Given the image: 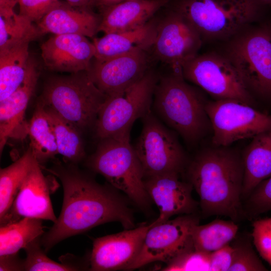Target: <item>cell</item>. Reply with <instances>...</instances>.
Instances as JSON below:
<instances>
[{
	"label": "cell",
	"mask_w": 271,
	"mask_h": 271,
	"mask_svg": "<svg viewBox=\"0 0 271 271\" xmlns=\"http://www.w3.org/2000/svg\"><path fill=\"white\" fill-rule=\"evenodd\" d=\"M75 165L57 162L48 168L41 166L57 177L63 188L60 215L41 237L46 252L66 238L107 222H120L125 229L135 227L132 211L116 189L98 183Z\"/></svg>",
	"instance_id": "obj_1"
},
{
	"label": "cell",
	"mask_w": 271,
	"mask_h": 271,
	"mask_svg": "<svg viewBox=\"0 0 271 271\" xmlns=\"http://www.w3.org/2000/svg\"><path fill=\"white\" fill-rule=\"evenodd\" d=\"M187 176L199 196L204 216H226L235 222L244 217V167L236 150L215 146L202 150L188 164Z\"/></svg>",
	"instance_id": "obj_2"
},
{
	"label": "cell",
	"mask_w": 271,
	"mask_h": 271,
	"mask_svg": "<svg viewBox=\"0 0 271 271\" xmlns=\"http://www.w3.org/2000/svg\"><path fill=\"white\" fill-rule=\"evenodd\" d=\"M153 98L159 116L188 144L199 142L211 127L207 101L181 74L171 72L159 79Z\"/></svg>",
	"instance_id": "obj_3"
},
{
	"label": "cell",
	"mask_w": 271,
	"mask_h": 271,
	"mask_svg": "<svg viewBox=\"0 0 271 271\" xmlns=\"http://www.w3.org/2000/svg\"><path fill=\"white\" fill-rule=\"evenodd\" d=\"M262 6L255 0H177L172 9L190 22L203 41L224 42L256 21Z\"/></svg>",
	"instance_id": "obj_4"
},
{
	"label": "cell",
	"mask_w": 271,
	"mask_h": 271,
	"mask_svg": "<svg viewBox=\"0 0 271 271\" xmlns=\"http://www.w3.org/2000/svg\"><path fill=\"white\" fill-rule=\"evenodd\" d=\"M223 42L220 53L249 92L271 100V24H251Z\"/></svg>",
	"instance_id": "obj_5"
},
{
	"label": "cell",
	"mask_w": 271,
	"mask_h": 271,
	"mask_svg": "<svg viewBox=\"0 0 271 271\" xmlns=\"http://www.w3.org/2000/svg\"><path fill=\"white\" fill-rule=\"evenodd\" d=\"M100 140L95 152L87 159L86 166L103 176L141 209H148L151 199L146 190L144 172L130 143L129 135Z\"/></svg>",
	"instance_id": "obj_6"
},
{
	"label": "cell",
	"mask_w": 271,
	"mask_h": 271,
	"mask_svg": "<svg viewBox=\"0 0 271 271\" xmlns=\"http://www.w3.org/2000/svg\"><path fill=\"white\" fill-rule=\"evenodd\" d=\"M106 97L84 71L49 78L39 101L81 131L95 123Z\"/></svg>",
	"instance_id": "obj_7"
},
{
	"label": "cell",
	"mask_w": 271,
	"mask_h": 271,
	"mask_svg": "<svg viewBox=\"0 0 271 271\" xmlns=\"http://www.w3.org/2000/svg\"><path fill=\"white\" fill-rule=\"evenodd\" d=\"M159 79L156 73L150 69L125 90L107 96L95 123L97 137L102 139L130 135L133 122L151 111Z\"/></svg>",
	"instance_id": "obj_8"
},
{
	"label": "cell",
	"mask_w": 271,
	"mask_h": 271,
	"mask_svg": "<svg viewBox=\"0 0 271 271\" xmlns=\"http://www.w3.org/2000/svg\"><path fill=\"white\" fill-rule=\"evenodd\" d=\"M214 146L228 147L239 140L252 139L271 130V115L233 99L207 101Z\"/></svg>",
	"instance_id": "obj_9"
},
{
	"label": "cell",
	"mask_w": 271,
	"mask_h": 271,
	"mask_svg": "<svg viewBox=\"0 0 271 271\" xmlns=\"http://www.w3.org/2000/svg\"><path fill=\"white\" fill-rule=\"evenodd\" d=\"M142 119V132L133 148L145 178L170 173L181 174L187 159L176 135L151 111Z\"/></svg>",
	"instance_id": "obj_10"
},
{
	"label": "cell",
	"mask_w": 271,
	"mask_h": 271,
	"mask_svg": "<svg viewBox=\"0 0 271 271\" xmlns=\"http://www.w3.org/2000/svg\"><path fill=\"white\" fill-rule=\"evenodd\" d=\"M185 80L202 88L216 99H233L250 105L254 100L238 73L221 53L198 54L182 68Z\"/></svg>",
	"instance_id": "obj_11"
},
{
	"label": "cell",
	"mask_w": 271,
	"mask_h": 271,
	"mask_svg": "<svg viewBox=\"0 0 271 271\" xmlns=\"http://www.w3.org/2000/svg\"><path fill=\"white\" fill-rule=\"evenodd\" d=\"M199 223L195 213L181 215L159 224L155 222L147 232L139 254L125 269H137L155 261L169 263L193 246L191 232Z\"/></svg>",
	"instance_id": "obj_12"
},
{
	"label": "cell",
	"mask_w": 271,
	"mask_h": 271,
	"mask_svg": "<svg viewBox=\"0 0 271 271\" xmlns=\"http://www.w3.org/2000/svg\"><path fill=\"white\" fill-rule=\"evenodd\" d=\"M203 42L190 22L172 9L158 22L151 48L155 57L168 65L172 72L182 74L183 66L198 54Z\"/></svg>",
	"instance_id": "obj_13"
},
{
	"label": "cell",
	"mask_w": 271,
	"mask_h": 271,
	"mask_svg": "<svg viewBox=\"0 0 271 271\" xmlns=\"http://www.w3.org/2000/svg\"><path fill=\"white\" fill-rule=\"evenodd\" d=\"M149 50L138 47L104 61L94 59L87 72L107 96L120 93L141 79L150 70Z\"/></svg>",
	"instance_id": "obj_14"
},
{
	"label": "cell",
	"mask_w": 271,
	"mask_h": 271,
	"mask_svg": "<svg viewBox=\"0 0 271 271\" xmlns=\"http://www.w3.org/2000/svg\"><path fill=\"white\" fill-rule=\"evenodd\" d=\"M37 160L24 180L13 204L1 225L24 217L50 220L57 218L52 207L50 195L54 190V181L46 176Z\"/></svg>",
	"instance_id": "obj_15"
},
{
	"label": "cell",
	"mask_w": 271,
	"mask_h": 271,
	"mask_svg": "<svg viewBox=\"0 0 271 271\" xmlns=\"http://www.w3.org/2000/svg\"><path fill=\"white\" fill-rule=\"evenodd\" d=\"M154 223L95 238L89 259L90 270L125 269L139 254L147 232Z\"/></svg>",
	"instance_id": "obj_16"
},
{
	"label": "cell",
	"mask_w": 271,
	"mask_h": 271,
	"mask_svg": "<svg viewBox=\"0 0 271 271\" xmlns=\"http://www.w3.org/2000/svg\"><path fill=\"white\" fill-rule=\"evenodd\" d=\"M144 184L150 198L159 210L155 224L164 222L175 215L195 213L199 206L192 197V185L188 181L181 180L180 173L146 177Z\"/></svg>",
	"instance_id": "obj_17"
},
{
	"label": "cell",
	"mask_w": 271,
	"mask_h": 271,
	"mask_svg": "<svg viewBox=\"0 0 271 271\" xmlns=\"http://www.w3.org/2000/svg\"><path fill=\"white\" fill-rule=\"evenodd\" d=\"M41 48L45 66L50 70L58 72L87 71L95 54L93 43L80 34L55 35Z\"/></svg>",
	"instance_id": "obj_18"
},
{
	"label": "cell",
	"mask_w": 271,
	"mask_h": 271,
	"mask_svg": "<svg viewBox=\"0 0 271 271\" xmlns=\"http://www.w3.org/2000/svg\"><path fill=\"white\" fill-rule=\"evenodd\" d=\"M101 16L91 9L74 7L61 2L39 22L37 27L41 35L80 34L92 38L99 32Z\"/></svg>",
	"instance_id": "obj_19"
},
{
	"label": "cell",
	"mask_w": 271,
	"mask_h": 271,
	"mask_svg": "<svg viewBox=\"0 0 271 271\" xmlns=\"http://www.w3.org/2000/svg\"><path fill=\"white\" fill-rule=\"evenodd\" d=\"M170 0H128L101 9L99 32L105 34L132 31L151 20Z\"/></svg>",
	"instance_id": "obj_20"
},
{
	"label": "cell",
	"mask_w": 271,
	"mask_h": 271,
	"mask_svg": "<svg viewBox=\"0 0 271 271\" xmlns=\"http://www.w3.org/2000/svg\"><path fill=\"white\" fill-rule=\"evenodd\" d=\"M39 72L30 58L27 75L21 85L9 97L0 101V152L23 121L29 100L37 83Z\"/></svg>",
	"instance_id": "obj_21"
},
{
	"label": "cell",
	"mask_w": 271,
	"mask_h": 271,
	"mask_svg": "<svg viewBox=\"0 0 271 271\" xmlns=\"http://www.w3.org/2000/svg\"><path fill=\"white\" fill-rule=\"evenodd\" d=\"M157 23V21L150 20L134 30L106 34L100 38H94V59L104 61L138 47L150 49L155 39Z\"/></svg>",
	"instance_id": "obj_22"
},
{
	"label": "cell",
	"mask_w": 271,
	"mask_h": 271,
	"mask_svg": "<svg viewBox=\"0 0 271 271\" xmlns=\"http://www.w3.org/2000/svg\"><path fill=\"white\" fill-rule=\"evenodd\" d=\"M244 178L242 199H246L262 181L271 176V130L254 138L242 154Z\"/></svg>",
	"instance_id": "obj_23"
},
{
	"label": "cell",
	"mask_w": 271,
	"mask_h": 271,
	"mask_svg": "<svg viewBox=\"0 0 271 271\" xmlns=\"http://www.w3.org/2000/svg\"><path fill=\"white\" fill-rule=\"evenodd\" d=\"M29 43L0 50V101L9 97L24 81L30 59Z\"/></svg>",
	"instance_id": "obj_24"
},
{
	"label": "cell",
	"mask_w": 271,
	"mask_h": 271,
	"mask_svg": "<svg viewBox=\"0 0 271 271\" xmlns=\"http://www.w3.org/2000/svg\"><path fill=\"white\" fill-rule=\"evenodd\" d=\"M30 140V148L41 165L58 154L53 127L44 105L39 102L26 127Z\"/></svg>",
	"instance_id": "obj_25"
},
{
	"label": "cell",
	"mask_w": 271,
	"mask_h": 271,
	"mask_svg": "<svg viewBox=\"0 0 271 271\" xmlns=\"http://www.w3.org/2000/svg\"><path fill=\"white\" fill-rule=\"evenodd\" d=\"M37 161L31 149L0 170V220L9 212L25 177Z\"/></svg>",
	"instance_id": "obj_26"
},
{
	"label": "cell",
	"mask_w": 271,
	"mask_h": 271,
	"mask_svg": "<svg viewBox=\"0 0 271 271\" xmlns=\"http://www.w3.org/2000/svg\"><path fill=\"white\" fill-rule=\"evenodd\" d=\"M43 220L24 217L1 225L0 256L18 253L44 233Z\"/></svg>",
	"instance_id": "obj_27"
},
{
	"label": "cell",
	"mask_w": 271,
	"mask_h": 271,
	"mask_svg": "<svg viewBox=\"0 0 271 271\" xmlns=\"http://www.w3.org/2000/svg\"><path fill=\"white\" fill-rule=\"evenodd\" d=\"M44 107L53 127L58 154L67 163L76 164L80 162L85 156L81 131L52 108Z\"/></svg>",
	"instance_id": "obj_28"
},
{
	"label": "cell",
	"mask_w": 271,
	"mask_h": 271,
	"mask_svg": "<svg viewBox=\"0 0 271 271\" xmlns=\"http://www.w3.org/2000/svg\"><path fill=\"white\" fill-rule=\"evenodd\" d=\"M238 225L233 220L216 219L203 225H195L191 236L195 249L210 253L230 243L236 237Z\"/></svg>",
	"instance_id": "obj_29"
},
{
	"label": "cell",
	"mask_w": 271,
	"mask_h": 271,
	"mask_svg": "<svg viewBox=\"0 0 271 271\" xmlns=\"http://www.w3.org/2000/svg\"><path fill=\"white\" fill-rule=\"evenodd\" d=\"M42 36L37 26L13 8L0 7V50L23 42H31Z\"/></svg>",
	"instance_id": "obj_30"
},
{
	"label": "cell",
	"mask_w": 271,
	"mask_h": 271,
	"mask_svg": "<svg viewBox=\"0 0 271 271\" xmlns=\"http://www.w3.org/2000/svg\"><path fill=\"white\" fill-rule=\"evenodd\" d=\"M41 237L28 245L24 249L26 257L24 259V268L26 271H72L76 270L70 264L63 261L57 262L48 257L42 248Z\"/></svg>",
	"instance_id": "obj_31"
},
{
	"label": "cell",
	"mask_w": 271,
	"mask_h": 271,
	"mask_svg": "<svg viewBox=\"0 0 271 271\" xmlns=\"http://www.w3.org/2000/svg\"><path fill=\"white\" fill-rule=\"evenodd\" d=\"M209 254L198 250L193 246L180 253L162 270L210 271Z\"/></svg>",
	"instance_id": "obj_32"
},
{
	"label": "cell",
	"mask_w": 271,
	"mask_h": 271,
	"mask_svg": "<svg viewBox=\"0 0 271 271\" xmlns=\"http://www.w3.org/2000/svg\"><path fill=\"white\" fill-rule=\"evenodd\" d=\"M234 248L232 264L228 271H265L263 265L249 242L232 244Z\"/></svg>",
	"instance_id": "obj_33"
},
{
	"label": "cell",
	"mask_w": 271,
	"mask_h": 271,
	"mask_svg": "<svg viewBox=\"0 0 271 271\" xmlns=\"http://www.w3.org/2000/svg\"><path fill=\"white\" fill-rule=\"evenodd\" d=\"M246 199L245 214L252 216L271 210V176L260 183Z\"/></svg>",
	"instance_id": "obj_34"
},
{
	"label": "cell",
	"mask_w": 271,
	"mask_h": 271,
	"mask_svg": "<svg viewBox=\"0 0 271 271\" xmlns=\"http://www.w3.org/2000/svg\"><path fill=\"white\" fill-rule=\"evenodd\" d=\"M252 237L259 254L271 265V217L253 222Z\"/></svg>",
	"instance_id": "obj_35"
},
{
	"label": "cell",
	"mask_w": 271,
	"mask_h": 271,
	"mask_svg": "<svg viewBox=\"0 0 271 271\" xmlns=\"http://www.w3.org/2000/svg\"><path fill=\"white\" fill-rule=\"evenodd\" d=\"M18 3L19 14L33 23H38L61 2L59 0H19Z\"/></svg>",
	"instance_id": "obj_36"
},
{
	"label": "cell",
	"mask_w": 271,
	"mask_h": 271,
	"mask_svg": "<svg viewBox=\"0 0 271 271\" xmlns=\"http://www.w3.org/2000/svg\"><path fill=\"white\" fill-rule=\"evenodd\" d=\"M234 248L230 243L209 254L210 271H228L233 260Z\"/></svg>",
	"instance_id": "obj_37"
},
{
	"label": "cell",
	"mask_w": 271,
	"mask_h": 271,
	"mask_svg": "<svg viewBox=\"0 0 271 271\" xmlns=\"http://www.w3.org/2000/svg\"><path fill=\"white\" fill-rule=\"evenodd\" d=\"M1 271L25 270L24 259H21L18 253L0 256Z\"/></svg>",
	"instance_id": "obj_38"
},
{
	"label": "cell",
	"mask_w": 271,
	"mask_h": 271,
	"mask_svg": "<svg viewBox=\"0 0 271 271\" xmlns=\"http://www.w3.org/2000/svg\"><path fill=\"white\" fill-rule=\"evenodd\" d=\"M70 5L84 9H91L95 6V0H66Z\"/></svg>",
	"instance_id": "obj_39"
},
{
	"label": "cell",
	"mask_w": 271,
	"mask_h": 271,
	"mask_svg": "<svg viewBox=\"0 0 271 271\" xmlns=\"http://www.w3.org/2000/svg\"><path fill=\"white\" fill-rule=\"evenodd\" d=\"M126 1L128 0H95V6L103 9Z\"/></svg>",
	"instance_id": "obj_40"
},
{
	"label": "cell",
	"mask_w": 271,
	"mask_h": 271,
	"mask_svg": "<svg viewBox=\"0 0 271 271\" xmlns=\"http://www.w3.org/2000/svg\"><path fill=\"white\" fill-rule=\"evenodd\" d=\"M19 0H0V7L14 8Z\"/></svg>",
	"instance_id": "obj_41"
},
{
	"label": "cell",
	"mask_w": 271,
	"mask_h": 271,
	"mask_svg": "<svg viewBox=\"0 0 271 271\" xmlns=\"http://www.w3.org/2000/svg\"><path fill=\"white\" fill-rule=\"evenodd\" d=\"M261 5L263 6H271V0H255Z\"/></svg>",
	"instance_id": "obj_42"
}]
</instances>
